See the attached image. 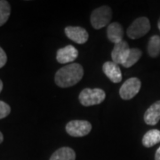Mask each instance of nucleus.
<instances>
[{"instance_id":"20","label":"nucleus","mask_w":160,"mask_h":160,"mask_svg":"<svg viewBox=\"0 0 160 160\" xmlns=\"http://www.w3.org/2000/svg\"><path fill=\"white\" fill-rule=\"evenodd\" d=\"M155 160H160V147L157 149L155 154Z\"/></svg>"},{"instance_id":"15","label":"nucleus","mask_w":160,"mask_h":160,"mask_svg":"<svg viewBox=\"0 0 160 160\" xmlns=\"http://www.w3.org/2000/svg\"><path fill=\"white\" fill-rule=\"evenodd\" d=\"M142 52L140 49L130 48V51L128 52V54H127L124 63L122 64V66L124 68H130L137 62L140 60V58L142 57Z\"/></svg>"},{"instance_id":"5","label":"nucleus","mask_w":160,"mask_h":160,"mask_svg":"<svg viewBox=\"0 0 160 160\" xmlns=\"http://www.w3.org/2000/svg\"><path fill=\"white\" fill-rule=\"evenodd\" d=\"M91 130V123L86 120H72L66 125V132L73 137L86 136Z\"/></svg>"},{"instance_id":"1","label":"nucleus","mask_w":160,"mask_h":160,"mask_svg":"<svg viewBox=\"0 0 160 160\" xmlns=\"http://www.w3.org/2000/svg\"><path fill=\"white\" fill-rule=\"evenodd\" d=\"M84 69L78 63H70L58 70L54 76V81L58 86L67 88L75 86L82 79Z\"/></svg>"},{"instance_id":"4","label":"nucleus","mask_w":160,"mask_h":160,"mask_svg":"<svg viewBox=\"0 0 160 160\" xmlns=\"http://www.w3.org/2000/svg\"><path fill=\"white\" fill-rule=\"evenodd\" d=\"M150 30V22L147 17H139L134 20L127 29L126 35L131 39L142 38Z\"/></svg>"},{"instance_id":"18","label":"nucleus","mask_w":160,"mask_h":160,"mask_svg":"<svg viewBox=\"0 0 160 160\" xmlns=\"http://www.w3.org/2000/svg\"><path fill=\"white\" fill-rule=\"evenodd\" d=\"M11 112V107L5 102L0 101V119L6 118Z\"/></svg>"},{"instance_id":"8","label":"nucleus","mask_w":160,"mask_h":160,"mask_svg":"<svg viewBox=\"0 0 160 160\" xmlns=\"http://www.w3.org/2000/svg\"><path fill=\"white\" fill-rule=\"evenodd\" d=\"M78 56V49L73 46H67L62 48H60L57 51L56 60L59 63L66 64L72 62Z\"/></svg>"},{"instance_id":"7","label":"nucleus","mask_w":160,"mask_h":160,"mask_svg":"<svg viewBox=\"0 0 160 160\" xmlns=\"http://www.w3.org/2000/svg\"><path fill=\"white\" fill-rule=\"evenodd\" d=\"M65 34L69 39L74 41L77 44H85L88 40V32L82 27L69 26L65 28Z\"/></svg>"},{"instance_id":"10","label":"nucleus","mask_w":160,"mask_h":160,"mask_svg":"<svg viewBox=\"0 0 160 160\" xmlns=\"http://www.w3.org/2000/svg\"><path fill=\"white\" fill-rule=\"evenodd\" d=\"M102 70L106 77L113 83H119L122 81V72L119 66L113 62H106L103 64Z\"/></svg>"},{"instance_id":"3","label":"nucleus","mask_w":160,"mask_h":160,"mask_svg":"<svg viewBox=\"0 0 160 160\" xmlns=\"http://www.w3.org/2000/svg\"><path fill=\"white\" fill-rule=\"evenodd\" d=\"M112 18V12L109 6H103L93 10L91 14L92 26L95 29L104 28L109 24Z\"/></svg>"},{"instance_id":"11","label":"nucleus","mask_w":160,"mask_h":160,"mask_svg":"<svg viewBox=\"0 0 160 160\" xmlns=\"http://www.w3.org/2000/svg\"><path fill=\"white\" fill-rule=\"evenodd\" d=\"M160 120V101L154 102L144 114V121L149 126L157 125Z\"/></svg>"},{"instance_id":"9","label":"nucleus","mask_w":160,"mask_h":160,"mask_svg":"<svg viewBox=\"0 0 160 160\" xmlns=\"http://www.w3.org/2000/svg\"><path fill=\"white\" fill-rule=\"evenodd\" d=\"M129 51H130V47L126 41L123 40L118 44H116L113 50L111 52V58H112L113 62L118 65L119 64L122 65L125 62Z\"/></svg>"},{"instance_id":"6","label":"nucleus","mask_w":160,"mask_h":160,"mask_svg":"<svg viewBox=\"0 0 160 160\" xmlns=\"http://www.w3.org/2000/svg\"><path fill=\"white\" fill-rule=\"evenodd\" d=\"M141 86L142 82L138 78H131L127 79L120 87V97L123 100H131L140 92Z\"/></svg>"},{"instance_id":"23","label":"nucleus","mask_w":160,"mask_h":160,"mask_svg":"<svg viewBox=\"0 0 160 160\" xmlns=\"http://www.w3.org/2000/svg\"><path fill=\"white\" fill-rule=\"evenodd\" d=\"M158 29H159L160 31V18L159 20H158Z\"/></svg>"},{"instance_id":"17","label":"nucleus","mask_w":160,"mask_h":160,"mask_svg":"<svg viewBox=\"0 0 160 160\" xmlns=\"http://www.w3.org/2000/svg\"><path fill=\"white\" fill-rule=\"evenodd\" d=\"M11 14V6L6 0H0V27L8 21Z\"/></svg>"},{"instance_id":"22","label":"nucleus","mask_w":160,"mask_h":160,"mask_svg":"<svg viewBox=\"0 0 160 160\" xmlns=\"http://www.w3.org/2000/svg\"><path fill=\"white\" fill-rule=\"evenodd\" d=\"M2 89H3V82H2V80L0 79V92H2Z\"/></svg>"},{"instance_id":"12","label":"nucleus","mask_w":160,"mask_h":160,"mask_svg":"<svg viewBox=\"0 0 160 160\" xmlns=\"http://www.w3.org/2000/svg\"><path fill=\"white\" fill-rule=\"evenodd\" d=\"M107 36L109 41L114 43V45L122 42L124 37L123 27L118 22L109 23L107 29Z\"/></svg>"},{"instance_id":"19","label":"nucleus","mask_w":160,"mask_h":160,"mask_svg":"<svg viewBox=\"0 0 160 160\" xmlns=\"http://www.w3.org/2000/svg\"><path fill=\"white\" fill-rule=\"evenodd\" d=\"M6 62H7V56H6V52L0 46V69L6 65Z\"/></svg>"},{"instance_id":"16","label":"nucleus","mask_w":160,"mask_h":160,"mask_svg":"<svg viewBox=\"0 0 160 160\" xmlns=\"http://www.w3.org/2000/svg\"><path fill=\"white\" fill-rule=\"evenodd\" d=\"M148 53L150 57L156 58L160 55V37L154 35L148 43Z\"/></svg>"},{"instance_id":"21","label":"nucleus","mask_w":160,"mask_h":160,"mask_svg":"<svg viewBox=\"0 0 160 160\" xmlns=\"http://www.w3.org/2000/svg\"><path fill=\"white\" fill-rule=\"evenodd\" d=\"M3 141H4V136H3V133L0 132V144L3 142Z\"/></svg>"},{"instance_id":"2","label":"nucleus","mask_w":160,"mask_h":160,"mask_svg":"<svg viewBox=\"0 0 160 160\" xmlns=\"http://www.w3.org/2000/svg\"><path fill=\"white\" fill-rule=\"evenodd\" d=\"M106 98V93L100 88H86L80 92L78 99L83 106L89 107L101 104Z\"/></svg>"},{"instance_id":"13","label":"nucleus","mask_w":160,"mask_h":160,"mask_svg":"<svg viewBox=\"0 0 160 160\" xmlns=\"http://www.w3.org/2000/svg\"><path fill=\"white\" fill-rule=\"evenodd\" d=\"M76 153L69 147H62L52 155L50 160H75Z\"/></svg>"},{"instance_id":"14","label":"nucleus","mask_w":160,"mask_h":160,"mask_svg":"<svg viewBox=\"0 0 160 160\" xmlns=\"http://www.w3.org/2000/svg\"><path fill=\"white\" fill-rule=\"evenodd\" d=\"M160 142V131L158 129H152L148 131L142 138V144L146 148L153 147Z\"/></svg>"}]
</instances>
